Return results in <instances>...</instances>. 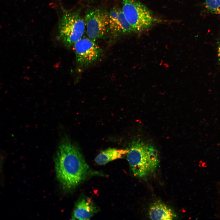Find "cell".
I'll return each instance as SVG.
<instances>
[{
	"instance_id": "obj_2",
	"label": "cell",
	"mask_w": 220,
	"mask_h": 220,
	"mask_svg": "<svg viewBox=\"0 0 220 220\" xmlns=\"http://www.w3.org/2000/svg\"><path fill=\"white\" fill-rule=\"evenodd\" d=\"M127 154V160L134 175L138 178L147 177L156 170L159 155L153 145L140 140L133 141Z\"/></svg>"
},
{
	"instance_id": "obj_8",
	"label": "cell",
	"mask_w": 220,
	"mask_h": 220,
	"mask_svg": "<svg viewBox=\"0 0 220 220\" xmlns=\"http://www.w3.org/2000/svg\"><path fill=\"white\" fill-rule=\"evenodd\" d=\"M97 211V209L89 198H83L76 203L72 218L78 220H89Z\"/></svg>"
},
{
	"instance_id": "obj_4",
	"label": "cell",
	"mask_w": 220,
	"mask_h": 220,
	"mask_svg": "<svg viewBox=\"0 0 220 220\" xmlns=\"http://www.w3.org/2000/svg\"><path fill=\"white\" fill-rule=\"evenodd\" d=\"M85 29V20L79 11H64L59 24V37L66 46H73L81 38Z\"/></svg>"
},
{
	"instance_id": "obj_3",
	"label": "cell",
	"mask_w": 220,
	"mask_h": 220,
	"mask_svg": "<svg viewBox=\"0 0 220 220\" xmlns=\"http://www.w3.org/2000/svg\"><path fill=\"white\" fill-rule=\"evenodd\" d=\"M122 10L133 32L139 33L164 22L138 0H122Z\"/></svg>"
},
{
	"instance_id": "obj_11",
	"label": "cell",
	"mask_w": 220,
	"mask_h": 220,
	"mask_svg": "<svg viewBox=\"0 0 220 220\" xmlns=\"http://www.w3.org/2000/svg\"><path fill=\"white\" fill-rule=\"evenodd\" d=\"M204 6L208 12L220 15V0H206Z\"/></svg>"
},
{
	"instance_id": "obj_7",
	"label": "cell",
	"mask_w": 220,
	"mask_h": 220,
	"mask_svg": "<svg viewBox=\"0 0 220 220\" xmlns=\"http://www.w3.org/2000/svg\"><path fill=\"white\" fill-rule=\"evenodd\" d=\"M109 23L108 32L112 40L133 32L130 25L126 20L122 9L117 7L113 8L108 13Z\"/></svg>"
},
{
	"instance_id": "obj_12",
	"label": "cell",
	"mask_w": 220,
	"mask_h": 220,
	"mask_svg": "<svg viewBox=\"0 0 220 220\" xmlns=\"http://www.w3.org/2000/svg\"><path fill=\"white\" fill-rule=\"evenodd\" d=\"M217 55L218 61L220 63V37L217 42Z\"/></svg>"
},
{
	"instance_id": "obj_9",
	"label": "cell",
	"mask_w": 220,
	"mask_h": 220,
	"mask_svg": "<svg viewBox=\"0 0 220 220\" xmlns=\"http://www.w3.org/2000/svg\"><path fill=\"white\" fill-rule=\"evenodd\" d=\"M149 217L151 220H173L178 218L173 210L160 201H157L150 207Z\"/></svg>"
},
{
	"instance_id": "obj_5",
	"label": "cell",
	"mask_w": 220,
	"mask_h": 220,
	"mask_svg": "<svg viewBox=\"0 0 220 220\" xmlns=\"http://www.w3.org/2000/svg\"><path fill=\"white\" fill-rule=\"evenodd\" d=\"M72 46L76 68L79 71L83 70L97 61L103 54L101 47L89 38H82Z\"/></svg>"
},
{
	"instance_id": "obj_10",
	"label": "cell",
	"mask_w": 220,
	"mask_h": 220,
	"mask_svg": "<svg viewBox=\"0 0 220 220\" xmlns=\"http://www.w3.org/2000/svg\"><path fill=\"white\" fill-rule=\"evenodd\" d=\"M129 149L109 148L103 150L96 157L95 161L99 165H104L111 161L121 158L128 152Z\"/></svg>"
},
{
	"instance_id": "obj_1",
	"label": "cell",
	"mask_w": 220,
	"mask_h": 220,
	"mask_svg": "<svg viewBox=\"0 0 220 220\" xmlns=\"http://www.w3.org/2000/svg\"><path fill=\"white\" fill-rule=\"evenodd\" d=\"M57 178L63 187L75 188L84 179L89 166L78 146L67 137L59 144L54 158Z\"/></svg>"
},
{
	"instance_id": "obj_6",
	"label": "cell",
	"mask_w": 220,
	"mask_h": 220,
	"mask_svg": "<svg viewBox=\"0 0 220 220\" xmlns=\"http://www.w3.org/2000/svg\"><path fill=\"white\" fill-rule=\"evenodd\" d=\"M85 22L88 38L95 41L108 33L109 15L105 10L95 9L89 11L85 15Z\"/></svg>"
}]
</instances>
